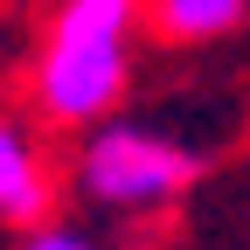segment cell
I'll return each instance as SVG.
<instances>
[{
	"instance_id": "5b68a950",
	"label": "cell",
	"mask_w": 250,
	"mask_h": 250,
	"mask_svg": "<svg viewBox=\"0 0 250 250\" xmlns=\"http://www.w3.org/2000/svg\"><path fill=\"white\" fill-rule=\"evenodd\" d=\"M21 250H98V243H90L83 229H62V223H35V229L21 236Z\"/></svg>"
},
{
	"instance_id": "277c9868",
	"label": "cell",
	"mask_w": 250,
	"mask_h": 250,
	"mask_svg": "<svg viewBox=\"0 0 250 250\" xmlns=\"http://www.w3.org/2000/svg\"><path fill=\"white\" fill-rule=\"evenodd\" d=\"M250 14V0H153V28L167 42H215Z\"/></svg>"
},
{
	"instance_id": "6da1fadb",
	"label": "cell",
	"mask_w": 250,
	"mask_h": 250,
	"mask_svg": "<svg viewBox=\"0 0 250 250\" xmlns=\"http://www.w3.org/2000/svg\"><path fill=\"white\" fill-rule=\"evenodd\" d=\"M139 0H62L35 62V104L49 125H98L118 111L132 77Z\"/></svg>"
},
{
	"instance_id": "3957f363",
	"label": "cell",
	"mask_w": 250,
	"mask_h": 250,
	"mask_svg": "<svg viewBox=\"0 0 250 250\" xmlns=\"http://www.w3.org/2000/svg\"><path fill=\"white\" fill-rule=\"evenodd\" d=\"M49 208H56V174L42 160L35 132L21 118H0V223L35 229L49 223Z\"/></svg>"
},
{
	"instance_id": "7a4b0ae2",
	"label": "cell",
	"mask_w": 250,
	"mask_h": 250,
	"mask_svg": "<svg viewBox=\"0 0 250 250\" xmlns=\"http://www.w3.org/2000/svg\"><path fill=\"white\" fill-rule=\"evenodd\" d=\"M202 174V160L188 153L174 132L160 125H132V118H98L83 125V146H77V188L104 208L125 215H146V208H167L174 195H188Z\"/></svg>"
}]
</instances>
